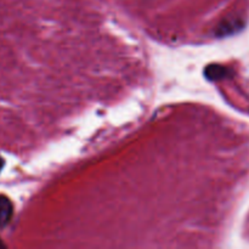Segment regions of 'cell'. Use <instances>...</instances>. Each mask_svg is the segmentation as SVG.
Masks as SVG:
<instances>
[{"label": "cell", "mask_w": 249, "mask_h": 249, "mask_svg": "<svg viewBox=\"0 0 249 249\" xmlns=\"http://www.w3.org/2000/svg\"><path fill=\"white\" fill-rule=\"evenodd\" d=\"M2 167H4V160H2V158L0 157V170L2 169Z\"/></svg>", "instance_id": "cell-3"}, {"label": "cell", "mask_w": 249, "mask_h": 249, "mask_svg": "<svg viewBox=\"0 0 249 249\" xmlns=\"http://www.w3.org/2000/svg\"><path fill=\"white\" fill-rule=\"evenodd\" d=\"M14 208L10 202L9 198L5 196H0V228L6 225L11 219L12 213H14Z\"/></svg>", "instance_id": "cell-1"}, {"label": "cell", "mask_w": 249, "mask_h": 249, "mask_svg": "<svg viewBox=\"0 0 249 249\" xmlns=\"http://www.w3.org/2000/svg\"><path fill=\"white\" fill-rule=\"evenodd\" d=\"M211 73H208V77L212 79H216V78L223 77L224 73L226 72V70L224 67H219V66H213V67H209Z\"/></svg>", "instance_id": "cell-2"}]
</instances>
